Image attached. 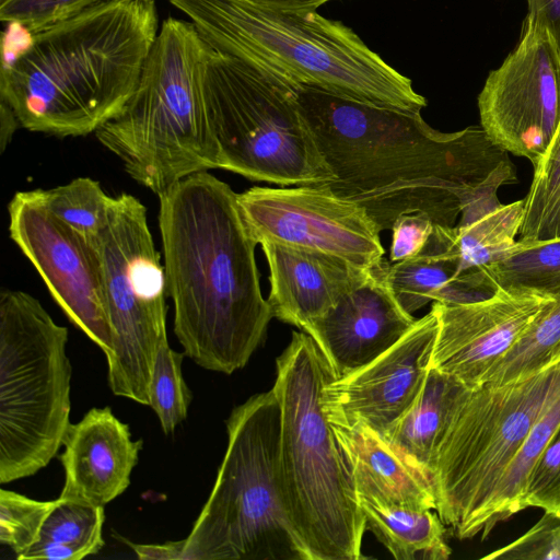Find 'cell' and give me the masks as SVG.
I'll return each mask as SVG.
<instances>
[{"mask_svg":"<svg viewBox=\"0 0 560 560\" xmlns=\"http://www.w3.org/2000/svg\"><path fill=\"white\" fill-rule=\"evenodd\" d=\"M303 114L335 178L337 195L366 210L381 232L401 214L436 225L469 223L501 205L515 184L509 153L485 130L441 132L421 112L377 106L313 88L298 89Z\"/></svg>","mask_w":560,"mask_h":560,"instance_id":"1","label":"cell"},{"mask_svg":"<svg viewBox=\"0 0 560 560\" xmlns=\"http://www.w3.org/2000/svg\"><path fill=\"white\" fill-rule=\"evenodd\" d=\"M158 197L174 332L196 364L232 374L246 365L273 318L260 289L258 242L237 194L208 171Z\"/></svg>","mask_w":560,"mask_h":560,"instance_id":"2","label":"cell"},{"mask_svg":"<svg viewBox=\"0 0 560 560\" xmlns=\"http://www.w3.org/2000/svg\"><path fill=\"white\" fill-rule=\"evenodd\" d=\"M16 24V23H15ZM2 40L0 110L16 129L56 137L94 133L139 83L159 33L154 0H110Z\"/></svg>","mask_w":560,"mask_h":560,"instance_id":"3","label":"cell"},{"mask_svg":"<svg viewBox=\"0 0 560 560\" xmlns=\"http://www.w3.org/2000/svg\"><path fill=\"white\" fill-rule=\"evenodd\" d=\"M168 1L214 50L296 89H318L407 112H421L428 105L411 80L352 28L316 10H289L260 0Z\"/></svg>","mask_w":560,"mask_h":560,"instance_id":"4","label":"cell"},{"mask_svg":"<svg viewBox=\"0 0 560 560\" xmlns=\"http://www.w3.org/2000/svg\"><path fill=\"white\" fill-rule=\"evenodd\" d=\"M281 406L280 482L285 509L311 560H361L366 530L350 465L323 409L337 378L305 331L277 359Z\"/></svg>","mask_w":560,"mask_h":560,"instance_id":"5","label":"cell"},{"mask_svg":"<svg viewBox=\"0 0 560 560\" xmlns=\"http://www.w3.org/2000/svg\"><path fill=\"white\" fill-rule=\"evenodd\" d=\"M210 48L191 21L164 20L133 94L94 132L127 174L158 196L218 168L203 97Z\"/></svg>","mask_w":560,"mask_h":560,"instance_id":"6","label":"cell"},{"mask_svg":"<svg viewBox=\"0 0 560 560\" xmlns=\"http://www.w3.org/2000/svg\"><path fill=\"white\" fill-rule=\"evenodd\" d=\"M211 493L183 560H311L283 501L281 406L273 388L235 407Z\"/></svg>","mask_w":560,"mask_h":560,"instance_id":"7","label":"cell"},{"mask_svg":"<svg viewBox=\"0 0 560 560\" xmlns=\"http://www.w3.org/2000/svg\"><path fill=\"white\" fill-rule=\"evenodd\" d=\"M203 97L218 168L282 187L335 178L296 88L211 47Z\"/></svg>","mask_w":560,"mask_h":560,"instance_id":"8","label":"cell"},{"mask_svg":"<svg viewBox=\"0 0 560 560\" xmlns=\"http://www.w3.org/2000/svg\"><path fill=\"white\" fill-rule=\"evenodd\" d=\"M68 329L21 290L0 294V483L57 455L70 425Z\"/></svg>","mask_w":560,"mask_h":560,"instance_id":"9","label":"cell"},{"mask_svg":"<svg viewBox=\"0 0 560 560\" xmlns=\"http://www.w3.org/2000/svg\"><path fill=\"white\" fill-rule=\"evenodd\" d=\"M560 394V362L502 385L471 389L438 447L435 511L455 537H482L506 468L533 424Z\"/></svg>","mask_w":560,"mask_h":560,"instance_id":"10","label":"cell"},{"mask_svg":"<svg viewBox=\"0 0 560 560\" xmlns=\"http://www.w3.org/2000/svg\"><path fill=\"white\" fill-rule=\"evenodd\" d=\"M106 311L113 332L108 385L116 396L149 406L155 355L166 335V281L147 209L135 196H115L98 238Z\"/></svg>","mask_w":560,"mask_h":560,"instance_id":"11","label":"cell"},{"mask_svg":"<svg viewBox=\"0 0 560 560\" xmlns=\"http://www.w3.org/2000/svg\"><path fill=\"white\" fill-rule=\"evenodd\" d=\"M478 108L494 144L538 164L560 118V50L546 27L526 19L517 47L489 73Z\"/></svg>","mask_w":560,"mask_h":560,"instance_id":"12","label":"cell"},{"mask_svg":"<svg viewBox=\"0 0 560 560\" xmlns=\"http://www.w3.org/2000/svg\"><path fill=\"white\" fill-rule=\"evenodd\" d=\"M8 212L11 240L37 270L68 319L108 358L113 332L98 243L48 211L31 191L15 192Z\"/></svg>","mask_w":560,"mask_h":560,"instance_id":"13","label":"cell"},{"mask_svg":"<svg viewBox=\"0 0 560 560\" xmlns=\"http://www.w3.org/2000/svg\"><path fill=\"white\" fill-rule=\"evenodd\" d=\"M243 217L257 240L332 255L373 268L383 260L381 231L366 210L326 183L252 187L237 194Z\"/></svg>","mask_w":560,"mask_h":560,"instance_id":"14","label":"cell"},{"mask_svg":"<svg viewBox=\"0 0 560 560\" xmlns=\"http://www.w3.org/2000/svg\"><path fill=\"white\" fill-rule=\"evenodd\" d=\"M553 299L532 289L498 288L479 301H433L439 328L431 368L469 389L483 386L493 368Z\"/></svg>","mask_w":560,"mask_h":560,"instance_id":"15","label":"cell"},{"mask_svg":"<svg viewBox=\"0 0 560 560\" xmlns=\"http://www.w3.org/2000/svg\"><path fill=\"white\" fill-rule=\"evenodd\" d=\"M438 328V317L431 308L373 362L329 381L322 398L327 418L360 421L386 440L424 385Z\"/></svg>","mask_w":560,"mask_h":560,"instance_id":"16","label":"cell"},{"mask_svg":"<svg viewBox=\"0 0 560 560\" xmlns=\"http://www.w3.org/2000/svg\"><path fill=\"white\" fill-rule=\"evenodd\" d=\"M417 320L396 300L380 262L361 284L304 331L316 341L340 378L390 349Z\"/></svg>","mask_w":560,"mask_h":560,"instance_id":"17","label":"cell"},{"mask_svg":"<svg viewBox=\"0 0 560 560\" xmlns=\"http://www.w3.org/2000/svg\"><path fill=\"white\" fill-rule=\"evenodd\" d=\"M62 445L65 485L58 498L105 506L130 485L142 440L133 441L129 427L104 407L92 408L70 423Z\"/></svg>","mask_w":560,"mask_h":560,"instance_id":"18","label":"cell"},{"mask_svg":"<svg viewBox=\"0 0 560 560\" xmlns=\"http://www.w3.org/2000/svg\"><path fill=\"white\" fill-rule=\"evenodd\" d=\"M269 266L272 317L303 331L346 293L361 284L372 268L325 253L273 241L259 243Z\"/></svg>","mask_w":560,"mask_h":560,"instance_id":"19","label":"cell"},{"mask_svg":"<svg viewBox=\"0 0 560 560\" xmlns=\"http://www.w3.org/2000/svg\"><path fill=\"white\" fill-rule=\"evenodd\" d=\"M328 420L350 465L357 494L405 508L435 510L430 480L385 439L360 421Z\"/></svg>","mask_w":560,"mask_h":560,"instance_id":"20","label":"cell"},{"mask_svg":"<svg viewBox=\"0 0 560 560\" xmlns=\"http://www.w3.org/2000/svg\"><path fill=\"white\" fill-rule=\"evenodd\" d=\"M470 390L454 377L430 366L417 400L386 438L430 482L438 447Z\"/></svg>","mask_w":560,"mask_h":560,"instance_id":"21","label":"cell"},{"mask_svg":"<svg viewBox=\"0 0 560 560\" xmlns=\"http://www.w3.org/2000/svg\"><path fill=\"white\" fill-rule=\"evenodd\" d=\"M365 527L396 560H446L445 524L432 510H418L358 494Z\"/></svg>","mask_w":560,"mask_h":560,"instance_id":"22","label":"cell"},{"mask_svg":"<svg viewBox=\"0 0 560 560\" xmlns=\"http://www.w3.org/2000/svg\"><path fill=\"white\" fill-rule=\"evenodd\" d=\"M523 217V199L501 203L466 224H435L431 238L441 250L457 261L460 275L479 271L516 242Z\"/></svg>","mask_w":560,"mask_h":560,"instance_id":"23","label":"cell"},{"mask_svg":"<svg viewBox=\"0 0 560 560\" xmlns=\"http://www.w3.org/2000/svg\"><path fill=\"white\" fill-rule=\"evenodd\" d=\"M104 506L57 499L37 541L18 560H81L104 546Z\"/></svg>","mask_w":560,"mask_h":560,"instance_id":"24","label":"cell"},{"mask_svg":"<svg viewBox=\"0 0 560 560\" xmlns=\"http://www.w3.org/2000/svg\"><path fill=\"white\" fill-rule=\"evenodd\" d=\"M482 270L495 289L525 288L555 298L560 294V237L518 238Z\"/></svg>","mask_w":560,"mask_h":560,"instance_id":"25","label":"cell"},{"mask_svg":"<svg viewBox=\"0 0 560 560\" xmlns=\"http://www.w3.org/2000/svg\"><path fill=\"white\" fill-rule=\"evenodd\" d=\"M559 428L560 394L549 402L535 421L499 482L487 515L482 540L499 522L524 510V492L530 472Z\"/></svg>","mask_w":560,"mask_h":560,"instance_id":"26","label":"cell"},{"mask_svg":"<svg viewBox=\"0 0 560 560\" xmlns=\"http://www.w3.org/2000/svg\"><path fill=\"white\" fill-rule=\"evenodd\" d=\"M381 268L396 300L410 314L431 301H438L460 276L457 261L431 240L418 256L397 262L383 259Z\"/></svg>","mask_w":560,"mask_h":560,"instance_id":"27","label":"cell"},{"mask_svg":"<svg viewBox=\"0 0 560 560\" xmlns=\"http://www.w3.org/2000/svg\"><path fill=\"white\" fill-rule=\"evenodd\" d=\"M560 362V294L535 318L490 372L486 384L502 385ZM485 384V385H486Z\"/></svg>","mask_w":560,"mask_h":560,"instance_id":"28","label":"cell"},{"mask_svg":"<svg viewBox=\"0 0 560 560\" xmlns=\"http://www.w3.org/2000/svg\"><path fill=\"white\" fill-rule=\"evenodd\" d=\"M33 198L88 240L98 243L113 196L90 177H79L49 189L30 190Z\"/></svg>","mask_w":560,"mask_h":560,"instance_id":"29","label":"cell"},{"mask_svg":"<svg viewBox=\"0 0 560 560\" xmlns=\"http://www.w3.org/2000/svg\"><path fill=\"white\" fill-rule=\"evenodd\" d=\"M524 217L518 238L560 237V118L547 151L534 167L523 199Z\"/></svg>","mask_w":560,"mask_h":560,"instance_id":"30","label":"cell"},{"mask_svg":"<svg viewBox=\"0 0 560 560\" xmlns=\"http://www.w3.org/2000/svg\"><path fill=\"white\" fill-rule=\"evenodd\" d=\"M184 357V352L170 347L167 337L162 339L149 386V406L156 413L165 434L173 432L186 419L192 398L182 374Z\"/></svg>","mask_w":560,"mask_h":560,"instance_id":"31","label":"cell"},{"mask_svg":"<svg viewBox=\"0 0 560 560\" xmlns=\"http://www.w3.org/2000/svg\"><path fill=\"white\" fill-rule=\"evenodd\" d=\"M57 504L38 501L18 492L0 489V544L18 558L38 539L40 529Z\"/></svg>","mask_w":560,"mask_h":560,"instance_id":"32","label":"cell"},{"mask_svg":"<svg viewBox=\"0 0 560 560\" xmlns=\"http://www.w3.org/2000/svg\"><path fill=\"white\" fill-rule=\"evenodd\" d=\"M106 1L110 0H3L0 19L34 32Z\"/></svg>","mask_w":560,"mask_h":560,"instance_id":"33","label":"cell"},{"mask_svg":"<svg viewBox=\"0 0 560 560\" xmlns=\"http://www.w3.org/2000/svg\"><path fill=\"white\" fill-rule=\"evenodd\" d=\"M523 504L560 518V428L530 472Z\"/></svg>","mask_w":560,"mask_h":560,"instance_id":"34","label":"cell"},{"mask_svg":"<svg viewBox=\"0 0 560 560\" xmlns=\"http://www.w3.org/2000/svg\"><path fill=\"white\" fill-rule=\"evenodd\" d=\"M482 559L560 560V518L545 513L523 536Z\"/></svg>","mask_w":560,"mask_h":560,"instance_id":"35","label":"cell"},{"mask_svg":"<svg viewBox=\"0 0 560 560\" xmlns=\"http://www.w3.org/2000/svg\"><path fill=\"white\" fill-rule=\"evenodd\" d=\"M434 225L430 217L420 212L398 217L390 229L393 234L389 261L397 262L421 254Z\"/></svg>","mask_w":560,"mask_h":560,"instance_id":"36","label":"cell"},{"mask_svg":"<svg viewBox=\"0 0 560 560\" xmlns=\"http://www.w3.org/2000/svg\"><path fill=\"white\" fill-rule=\"evenodd\" d=\"M526 19L546 27L560 50V0H527Z\"/></svg>","mask_w":560,"mask_h":560,"instance_id":"37","label":"cell"},{"mask_svg":"<svg viewBox=\"0 0 560 560\" xmlns=\"http://www.w3.org/2000/svg\"><path fill=\"white\" fill-rule=\"evenodd\" d=\"M124 541L133 550L139 559L149 560H183L184 541H167L163 544H135L124 539Z\"/></svg>","mask_w":560,"mask_h":560,"instance_id":"38","label":"cell"},{"mask_svg":"<svg viewBox=\"0 0 560 560\" xmlns=\"http://www.w3.org/2000/svg\"><path fill=\"white\" fill-rule=\"evenodd\" d=\"M289 10H316L331 0H260Z\"/></svg>","mask_w":560,"mask_h":560,"instance_id":"39","label":"cell"},{"mask_svg":"<svg viewBox=\"0 0 560 560\" xmlns=\"http://www.w3.org/2000/svg\"><path fill=\"white\" fill-rule=\"evenodd\" d=\"M3 0H0V2H2Z\"/></svg>","mask_w":560,"mask_h":560,"instance_id":"40","label":"cell"}]
</instances>
